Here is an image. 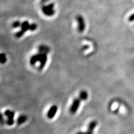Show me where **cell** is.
<instances>
[{"label":"cell","instance_id":"1","mask_svg":"<svg viewBox=\"0 0 134 134\" xmlns=\"http://www.w3.org/2000/svg\"><path fill=\"white\" fill-rule=\"evenodd\" d=\"M54 5L53 3H50L47 6H44L42 7V11L45 15L47 16H51L54 15L55 10H54Z\"/></svg>","mask_w":134,"mask_h":134},{"label":"cell","instance_id":"2","mask_svg":"<svg viewBox=\"0 0 134 134\" xmlns=\"http://www.w3.org/2000/svg\"><path fill=\"white\" fill-rule=\"evenodd\" d=\"M78 22V30L80 33H83L85 29V22L83 16L78 15L76 17Z\"/></svg>","mask_w":134,"mask_h":134},{"label":"cell","instance_id":"3","mask_svg":"<svg viewBox=\"0 0 134 134\" xmlns=\"http://www.w3.org/2000/svg\"><path fill=\"white\" fill-rule=\"evenodd\" d=\"M5 115L7 117V120L6 121L7 125H8L9 126H12L14 123V120H13L15 116L14 112L7 109L5 112Z\"/></svg>","mask_w":134,"mask_h":134},{"label":"cell","instance_id":"4","mask_svg":"<svg viewBox=\"0 0 134 134\" xmlns=\"http://www.w3.org/2000/svg\"><path fill=\"white\" fill-rule=\"evenodd\" d=\"M81 101V100L80 98H75L74 99L69 109L70 112L72 114H74L75 113H76L80 106Z\"/></svg>","mask_w":134,"mask_h":134},{"label":"cell","instance_id":"5","mask_svg":"<svg viewBox=\"0 0 134 134\" xmlns=\"http://www.w3.org/2000/svg\"><path fill=\"white\" fill-rule=\"evenodd\" d=\"M58 110V107L56 105H53L51 106L49 110L48 111V113H47V117L48 119H53L55 115H56L57 112Z\"/></svg>","mask_w":134,"mask_h":134},{"label":"cell","instance_id":"6","mask_svg":"<svg viewBox=\"0 0 134 134\" xmlns=\"http://www.w3.org/2000/svg\"><path fill=\"white\" fill-rule=\"evenodd\" d=\"M48 60V56L46 54L42 53V56H41V59L40 60V65L39 67V69L40 70H42L44 68L45 66L46 65V61Z\"/></svg>","mask_w":134,"mask_h":134},{"label":"cell","instance_id":"7","mask_svg":"<svg viewBox=\"0 0 134 134\" xmlns=\"http://www.w3.org/2000/svg\"><path fill=\"white\" fill-rule=\"evenodd\" d=\"M42 56V53H38L37 54L34 55L30 59V64L31 66H34L37 61H40Z\"/></svg>","mask_w":134,"mask_h":134},{"label":"cell","instance_id":"8","mask_svg":"<svg viewBox=\"0 0 134 134\" xmlns=\"http://www.w3.org/2000/svg\"><path fill=\"white\" fill-rule=\"evenodd\" d=\"M50 51V48L45 45H40L38 47V53L48 54Z\"/></svg>","mask_w":134,"mask_h":134},{"label":"cell","instance_id":"9","mask_svg":"<svg viewBox=\"0 0 134 134\" xmlns=\"http://www.w3.org/2000/svg\"><path fill=\"white\" fill-rule=\"evenodd\" d=\"M27 119H28V117H27V116L26 115H20L19 117L17 119V124L18 125H20L22 124V123H25Z\"/></svg>","mask_w":134,"mask_h":134},{"label":"cell","instance_id":"10","mask_svg":"<svg viewBox=\"0 0 134 134\" xmlns=\"http://www.w3.org/2000/svg\"><path fill=\"white\" fill-rule=\"evenodd\" d=\"M29 27H30V24L29 22L27 21H23L21 25V30L24 33H26L27 31L29 30Z\"/></svg>","mask_w":134,"mask_h":134},{"label":"cell","instance_id":"11","mask_svg":"<svg viewBox=\"0 0 134 134\" xmlns=\"http://www.w3.org/2000/svg\"><path fill=\"white\" fill-rule=\"evenodd\" d=\"M88 97V94L87 91H82L80 93V96L79 98L81 99V101H85L87 100Z\"/></svg>","mask_w":134,"mask_h":134},{"label":"cell","instance_id":"12","mask_svg":"<svg viewBox=\"0 0 134 134\" xmlns=\"http://www.w3.org/2000/svg\"><path fill=\"white\" fill-rule=\"evenodd\" d=\"M97 125V122L96 121H92L89 123L88 126V131H93L94 129Z\"/></svg>","mask_w":134,"mask_h":134},{"label":"cell","instance_id":"13","mask_svg":"<svg viewBox=\"0 0 134 134\" xmlns=\"http://www.w3.org/2000/svg\"><path fill=\"white\" fill-rule=\"evenodd\" d=\"M7 61L6 54L4 53H0V63L5 64Z\"/></svg>","mask_w":134,"mask_h":134},{"label":"cell","instance_id":"14","mask_svg":"<svg viewBox=\"0 0 134 134\" xmlns=\"http://www.w3.org/2000/svg\"><path fill=\"white\" fill-rule=\"evenodd\" d=\"M21 23L19 21H16L13 22L12 24V27L13 28H18L19 27H21Z\"/></svg>","mask_w":134,"mask_h":134},{"label":"cell","instance_id":"15","mask_svg":"<svg viewBox=\"0 0 134 134\" xmlns=\"http://www.w3.org/2000/svg\"><path fill=\"white\" fill-rule=\"evenodd\" d=\"M25 33H24L23 31H22L21 30H20L19 31L17 32L15 34V36L17 38H20V37H21Z\"/></svg>","mask_w":134,"mask_h":134},{"label":"cell","instance_id":"16","mask_svg":"<svg viewBox=\"0 0 134 134\" xmlns=\"http://www.w3.org/2000/svg\"><path fill=\"white\" fill-rule=\"evenodd\" d=\"M37 25L36 23H31L30 25V27H29V30L31 31H35V30H36L37 29Z\"/></svg>","mask_w":134,"mask_h":134},{"label":"cell","instance_id":"17","mask_svg":"<svg viewBox=\"0 0 134 134\" xmlns=\"http://www.w3.org/2000/svg\"><path fill=\"white\" fill-rule=\"evenodd\" d=\"M6 121L4 119V117H3V115H2V113H0V123L3 125H4Z\"/></svg>","mask_w":134,"mask_h":134},{"label":"cell","instance_id":"18","mask_svg":"<svg viewBox=\"0 0 134 134\" xmlns=\"http://www.w3.org/2000/svg\"><path fill=\"white\" fill-rule=\"evenodd\" d=\"M128 20H129V21H130V22L134 21V13H133V14L131 15L129 17Z\"/></svg>","mask_w":134,"mask_h":134},{"label":"cell","instance_id":"19","mask_svg":"<svg viewBox=\"0 0 134 134\" xmlns=\"http://www.w3.org/2000/svg\"><path fill=\"white\" fill-rule=\"evenodd\" d=\"M93 132L92 131H87V132H78L77 134H93Z\"/></svg>","mask_w":134,"mask_h":134},{"label":"cell","instance_id":"20","mask_svg":"<svg viewBox=\"0 0 134 134\" xmlns=\"http://www.w3.org/2000/svg\"><path fill=\"white\" fill-rule=\"evenodd\" d=\"M87 48H88V46H83V48H82V49H83V50H84V49H87Z\"/></svg>","mask_w":134,"mask_h":134}]
</instances>
